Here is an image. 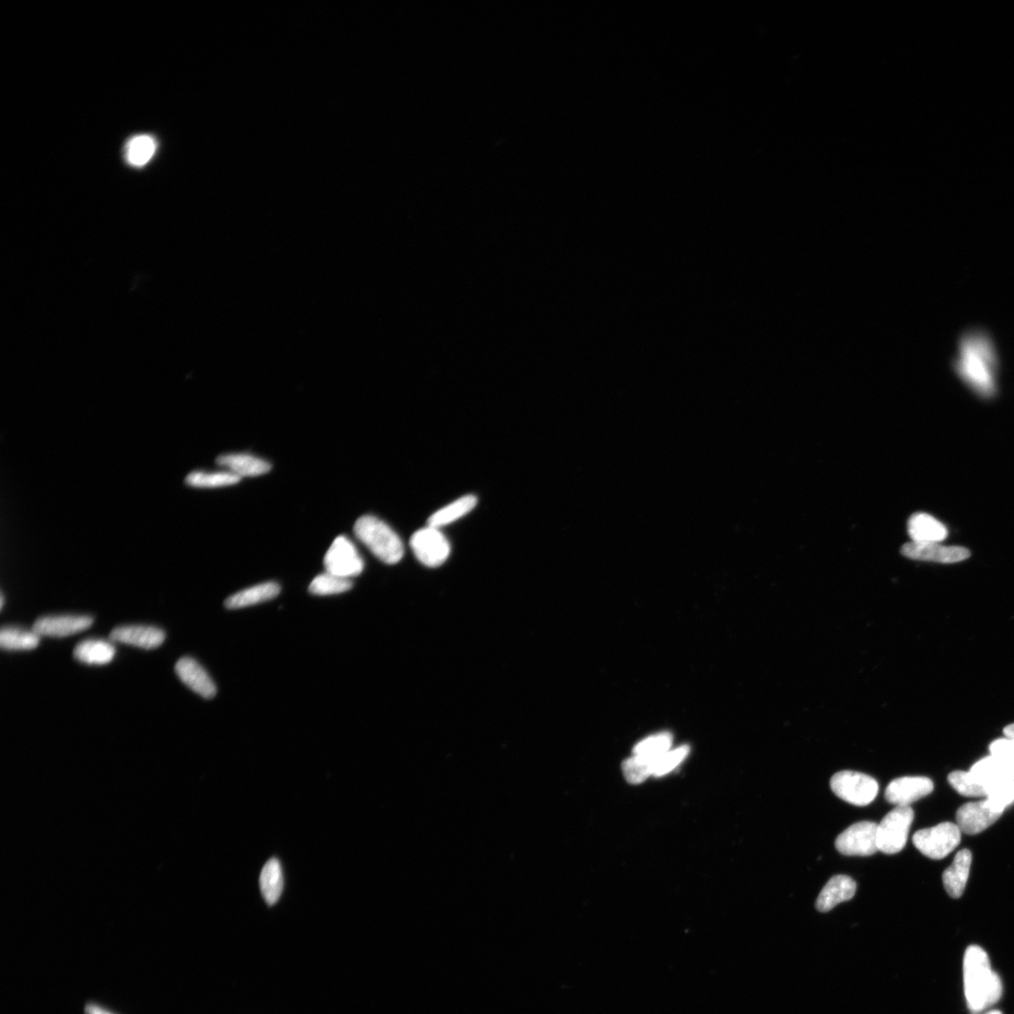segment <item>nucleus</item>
Segmentation results:
<instances>
[{"instance_id":"nucleus-1","label":"nucleus","mask_w":1014,"mask_h":1014,"mask_svg":"<svg viewBox=\"0 0 1014 1014\" xmlns=\"http://www.w3.org/2000/svg\"><path fill=\"white\" fill-rule=\"evenodd\" d=\"M999 353L987 331L973 329L959 340L954 371L974 392L991 398L997 392Z\"/></svg>"},{"instance_id":"nucleus-2","label":"nucleus","mask_w":1014,"mask_h":1014,"mask_svg":"<svg viewBox=\"0 0 1014 1014\" xmlns=\"http://www.w3.org/2000/svg\"><path fill=\"white\" fill-rule=\"evenodd\" d=\"M964 982L968 1005L973 1012H981L1001 998L1000 976L992 970L987 953L979 946H970L965 953Z\"/></svg>"},{"instance_id":"nucleus-3","label":"nucleus","mask_w":1014,"mask_h":1014,"mask_svg":"<svg viewBox=\"0 0 1014 1014\" xmlns=\"http://www.w3.org/2000/svg\"><path fill=\"white\" fill-rule=\"evenodd\" d=\"M356 538L381 562L395 565L404 556V546L397 532L374 515H363L355 525Z\"/></svg>"},{"instance_id":"nucleus-4","label":"nucleus","mask_w":1014,"mask_h":1014,"mask_svg":"<svg viewBox=\"0 0 1014 1014\" xmlns=\"http://www.w3.org/2000/svg\"><path fill=\"white\" fill-rule=\"evenodd\" d=\"M914 820V810L910 806H896L878 825V850L884 854L893 855L905 848L910 826Z\"/></svg>"},{"instance_id":"nucleus-5","label":"nucleus","mask_w":1014,"mask_h":1014,"mask_svg":"<svg viewBox=\"0 0 1014 1014\" xmlns=\"http://www.w3.org/2000/svg\"><path fill=\"white\" fill-rule=\"evenodd\" d=\"M961 834L957 825L945 822L921 829L913 836V843L921 854L929 859H943L960 844Z\"/></svg>"},{"instance_id":"nucleus-6","label":"nucleus","mask_w":1014,"mask_h":1014,"mask_svg":"<svg viewBox=\"0 0 1014 1014\" xmlns=\"http://www.w3.org/2000/svg\"><path fill=\"white\" fill-rule=\"evenodd\" d=\"M831 787L834 794L847 803L863 807L871 804L878 795V783L866 774L846 770L833 776Z\"/></svg>"},{"instance_id":"nucleus-7","label":"nucleus","mask_w":1014,"mask_h":1014,"mask_svg":"<svg viewBox=\"0 0 1014 1014\" xmlns=\"http://www.w3.org/2000/svg\"><path fill=\"white\" fill-rule=\"evenodd\" d=\"M417 560L428 567H438L449 558L451 547L440 529L428 525L416 531L410 541Z\"/></svg>"},{"instance_id":"nucleus-8","label":"nucleus","mask_w":1014,"mask_h":1014,"mask_svg":"<svg viewBox=\"0 0 1014 1014\" xmlns=\"http://www.w3.org/2000/svg\"><path fill=\"white\" fill-rule=\"evenodd\" d=\"M878 825L870 821L856 823L840 834L835 842L837 851L844 856L867 857L879 851Z\"/></svg>"},{"instance_id":"nucleus-9","label":"nucleus","mask_w":1014,"mask_h":1014,"mask_svg":"<svg viewBox=\"0 0 1014 1014\" xmlns=\"http://www.w3.org/2000/svg\"><path fill=\"white\" fill-rule=\"evenodd\" d=\"M364 561L352 541L346 537H339L331 545L324 557L326 573L336 576L352 579L360 575Z\"/></svg>"},{"instance_id":"nucleus-10","label":"nucleus","mask_w":1014,"mask_h":1014,"mask_svg":"<svg viewBox=\"0 0 1014 1014\" xmlns=\"http://www.w3.org/2000/svg\"><path fill=\"white\" fill-rule=\"evenodd\" d=\"M1003 813V809L995 807L988 800L967 803L957 810V825L961 833L979 834L997 822Z\"/></svg>"},{"instance_id":"nucleus-11","label":"nucleus","mask_w":1014,"mask_h":1014,"mask_svg":"<svg viewBox=\"0 0 1014 1014\" xmlns=\"http://www.w3.org/2000/svg\"><path fill=\"white\" fill-rule=\"evenodd\" d=\"M901 555L917 561L953 564L970 557V551L964 547L944 546L940 543L909 542L901 547Z\"/></svg>"},{"instance_id":"nucleus-12","label":"nucleus","mask_w":1014,"mask_h":1014,"mask_svg":"<svg viewBox=\"0 0 1014 1014\" xmlns=\"http://www.w3.org/2000/svg\"><path fill=\"white\" fill-rule=\"evenodd\" d=\"M94 618L88 616H48L37 619L32 630L38 635L63 638L90 628Z\"/></svg>"},{"instance_id":"nucleus-13","label":"nucleus","mask_w":1014,"mask_h":1014,"mask_svg":"<svg viewBox=\"0 0 1014 1014\" xmlns=\"http://www.w3.org/2000/svg\"><path fill=\"white\" fill-rule=\"evenodd\" d=\"M934 791V783L926 777H901L893 780L884 792V798L896 806H910Z\"/></svg>"},{"instance_id":"nucleus-14","label":"nucleus","mask_w":1014,"mask_h":1014,"mask_svg":"<svg viewBox=\"0 0 1014 1014\" xmlns=\"http://www.w3.org/2000/svg\"><path fill=\"white\" fill-rule=\"evenodd\" d=\"M175 672L184 684L201 697L212 699L215 696L217 689L214 682L196 659L181 658L176 663Z\"/></svg>"},{"instance_id":"nucleus-15","label":"nucleus","mask_w":1014,"mask_h":1014,"mask_svg":"<svg viewBox=\"0 0 1014 1014\" xmlns=\"http://www.w3.org/2000/svg\"><path fill=\"white\" fill-rule=\"evenodd\" d=\"M109 639L150 650L163 644L165 634L163 631L153 625H123L110 633Z\"/></svg>"},{"instance_id":"nucleus-16","label":"nucleus","mask_w":1014,"mask_h":1014,"mask_svg":"<svg viewBox=\"0 0 1014 1014\" xmlns=\"http://www.w3.org/2000/svg\"><path fill=\"white\" fill-rule=\"evenodd\" d=\"M857 892V883L850 876L839 875L829 879L820 892L816 908L819 912L833 910L839 903L851 900Z\"/></svg>"},{"instance_id":"nucleus-17","label":"nucleus","mask_w":1014,"mask_h":1014,"mask_svg":"<svg viewBox=\"0 0 1014 1014\" xmlns=\"http://www.w3.org/2000/svg\"><path fill=\"white\" fill-rule=\"evenodd\" d=\"M912 542L940 543L948 537L946 526L926 513H916L909 521Z\"/></svg>"},{"instance_id":"nucleus-18","label":"nucleus","mask_w":1014,"mask_h":1014,"mask_svg":"<svg viewBox=\"0 0 1014 1014\" xmlns=\"http://www.w3.org/2000/svg\"><path fill=\"white\" fill-rule=\"evenodd\" d=\"M970 772L986 789L995 784L1014 780V764L991 754L976 762Z\"/></svg>"},{"instance_id":"nucleus-19","label":"nucleus","mask_w":1014,"mask_h":1014,"mask_svg":"<svg viewBox=\"0 0 1014 1014\" xmlns=\"http://www.w3.org/2000/svg\"><path fill=\"white\" fill-rule=\"evenodd\" d=\"M972 863V854L969 851H959L951 865L943 874L944 888L948 894L954 899L963 896Z\"/></svg>"},{"instance_id":"nucleus-20","label":"nucleus","mask_w":1014,"mask_h":1014,"mask_svg":"<svg viewBox=\"0 0 1014 1014\" xmlns=\"http://www.w3.org/2000/svg\"><path fill=\"white\" fill-rule=\"evenodd\" d=\"M216 464L239 477L259 476L267 473L271 465L266 460L250 454H226L219 456Z\"/></svg>"},{"instance_id":"nucleus-21","label":"nucleus","mask_w":1014,"mask_h":1014,"mask_svg":"<svg viewBox=\"0 0 1014 1014\" xmlns=\"http://www.w3.org/2000/svg\"><path fill=\"white\" fill-rule=\"evenodd\" d=\"M281 590V585L273 582L257 584L230 596L226 599L225 606L230 610H237L260 604L278 597Z\"/></svg>"},{"instance_id":"nucleus-22","label":"nucleus","mask_w":1014,"mask_h":1014,"mask_svg":"<svg viewBox=\"0 0 1014 1014\" xmlns=\"http://www.w3.org/2000/svg\"><path fill=\"white\" fill-rule=\"evenodd\" d=\"M116 655L113 643L105 640L89 639L80 642L73 657L88 666H105L112 662Z\"/></svg>"},{"instance_id":"nucleus-23","label":"nucleus","mask_w":1014,"mask_h":1014,"mask_svg":"<svg viewBox=\"0 0 1014 1014\" xmlns=\"http://www.w3.org/2000/svg\"><path fill=\"white\" fill-rule=\"evenodd\" d=\"M260 886L268 905H275L284 890L283 871L279 859H272L265 864L260 877Z\"/></svg>"},{"instance_id":"nucleus-24","label":"nucleus","mask_w":1014,"mask_h":1014,"mask_svg":"<svg viewBox=\"0 0 1014 1014\" xmlns=\"http://www.w3.org/2000/svg\"><path fill=\"white\" fill-rule=\"evenodd\" d=\"M476 505L477 498L474 495L460 497L459 499L434 512L428 521V525L439 529L445 527L465 517Z\"/></svg>"},{"instance_id":"nucleus-25","label":"nucleus","mask_w":1014,"mask_h":1014,"mask_svg":"<svg viewBox=\"0 0 1014 1014\" xmlns=\"http://www.w3.org/2000/svg\"><path fill=\"white\" fill-rule=\"evenodd\" d=\"M241 479L230 471H193L184 478V484L193 489H217L238 484Z\"/></svg>"},{"instance_id":"nucleus-26","label":"nucleus","mask_w":1014,"mask_h":1014,"mask_svg":"<svg viewBox=\"0 0 1014 1014\" xmlns=\"http://www.w3.org/2000/svg\"><path fill=\"white\" fill-rule=\"evenodd\" d=\"M41 636L33 630L4 626L0 632V647L7 651L31 650L38 647Z\"/></svg>"},{"instance_id":"nucleus-27","label":"nucleus","mask_w":1014,"mask_h":1014,"mask_svg":"<svg viewBox=\"0 0 1014 1014\" xmlns=\"http://www.w3.org/2000/svg\"><path fill=\"white\" fill-rule=\"evenodd\" d=\"M155 151L156 142L151 136H137L126 146V159L134 167H143L151 161Z\"/></svg>"},{"instance_id":"nucleus-28","label":"nucleus","mask_w":1014,"mask_h":1014,"mask_svg":"<svg viewBox=\"0 0 1014 1014\" xmlns=\"http://www.w3.org/2000/svg\"><path fill=\"white\" fill-rule=\"evenodd\" d=\"M353 581L329 573L317 576L309 586V592L316 596H331L348 592L353 588Z\"/></svg>"},{"instance_id":"nucleus-29","label":"nucleus","mask_w":1014,"mask_h":1014,"mask_svg":"<svg viewBox=\"0 0 1014 1014\" xmlns=\"http://www.w3.org/2000/svg\"><path fill=\"white\" fill-rule=\"evenodd\" d=\"M673 736L669 733H661L645 739L634 748V755L652 763L663 753L670 750Z\"/></svg>"},{"instance_id":"nucleus-30","label":"nucleus","mask_w":1014,"mask_h":1014,"mask_svg":"<svg viewBox=\"0 0 1014 1014\" xmlns=\"http://www.w3.org/2000/svg\"><path fill=\"white\" fill-rule=\"evenodd\" d=\"M948 781L959 794L965 797H986V787L970 771H953Z\"/></svg>"},{"instance_id":"nucleus-31","label":"nucleus","mask_w":1014,"mask_h":1014,"mask_svg":"<svg viewBox=\"0 0 1014 1014\" xmlns=\"http://www.w3.org/2000/svg\"><path fill=\"white\" fill-rule=\"evenodd\" d=\"M690 753L689 746H681L668 750L651 763L652 776L661 777L673 771L683 762Z\"/></svg>"},{"instance_id":"nucleus-32","label":"nucleus","mask_w":1014,"mask_h":1014,"mask_svg":"<svg viewBox=\"0 0 1014 1014\" xmlns=\"http://www.w3.org/2000/svg\"><path fill=\"white\" fill-rule=\"evenodd\" d=\"M622 768L625 780L632 784H641L652 775L651 763L636 755L625 760Z\"/></svg>"},{"instance_id":"nucleus-33","label":"nucleus","mask_w":1014,"mask_h":1014,"mask_svg":"<svg viewBox=\"0 0 1014 1014\" xmlns=\"http://www.w3.org/2000/svg\"><path fill=\"white\" fill-rule=\"evenodd\" d=\"M986 800L995 807L1005 809L1014 803V780L995 784L987 788Z\"/></svg>"},{"instance_id":"nucleus-34","label":"nucleus","mask_w":1014,"mask_h":1014,"mask_svg":"<svg viewBox=\"0 0 1014 1014\" xmlns=\"http://www.w3.org/2000/svg\"><path fill=\"white\" fill-rule=\"evenodd\" d=\"M989 749L991 755L1014 764V740L1005 736L993 742Z\"/></svg>"},{"instance_id":"nucleus-35","label":"nucleus","mask_w":1014,"mask_h":1014,"mask_svg":"<svg viewBox=\"0 0 1014 1014\" xmlns=\"http://www.w3.org/2000/svg\"><path fill=\"white\" fill-rule=\"evenodd\" d=\"M85 1012H86V1014H113V1013L109 1012L108 1010L101 1008L100 1006L95 1005V1004L87 1005L86 1008H85Z\"/></svg>"},{"instance_id":"nucleus-36","label":"nucleus","mask_w":1014,"mask_h":1014,"mask_svg":"<svg viewBox=\"0 0 1014 1014\" xmlns=\"http://www.w3.org/2000/svg\"><path fill=\"white\" fill-rule=\"evenodd\" d=\"M1004 734H1005L1006 737H1009V739L1014 740V724L1010 725L1007 727H1005Z\"/></svg>"},{"instance_id":"nucleus-37","label":"nucleus","mask_w":1014,"mask_h":1014,"mask_svg":"<svg viewBox=\"0 0 1014 1014\" xmlns=\"http://www.w3.org/2000/svg\"><path fill=\"white\" fill-rule=\"evenodd\" d=\"M987 1014H1002V1013H1001V1011L995 1010H992V1011L988 1012Z\"/></svg>"},{"instance_id":"nucleus-38","label":"nucleus","mask_w":1014,"mask_h":1014,"mask_svg":"<svg viewBox=\"0 0 1014 1014\" xmlns=\"http://www.w3.org/2000/svg\"><path fill=\"white\" fill-rule=\"evenodd\" d=\"M4 601H5V599H4V593H2V605H0V607H2V608H4Z\"/></svg>"}]
</instances>
